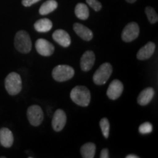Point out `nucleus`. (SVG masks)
<instances>
[{"mask_svg":"<svg viewBox=\"0 0 158 158\" xmlns=\"http://www.w3.org/2000/svg\"><path fill=\"white\" fill-rule=\"evenodd\" d=\"M70 98L78 106L86 107L91 100L90 91L84 86H76L71 90Z\"/></svg>","mask_w":158,"mask_h":158,"instance_id":"nucleus-1","label":"nucleus"},{"mask_svg":"<svg viewBox=\"0 0 158 158\" xmlns=\"http://www.w3.org/2000/svg\"><path fill=\"white\" fill-rule=\"evenodd\" d=\"M5 86L10 95L14 96L19 94L22 89V80L21 76L15 72L9 73L5 78Z\"/></svg>","mask_w":158,"mask_h":158,"instance_id":"nucleus-2","label":"nucleus"},{"mask_svg":"<svg viewBox=\"0 0 158 158\" xmlns=\"http://www.w3.org/2000/svg\"><path fill=\"white\" fill-rule=\"evenodd\" d=\"M14 45L16 50L22 54H28L31 50V40L27 31L20 30L15 34Z\"/></svg>","mask_w":158,"mask_h":158,"instance_id":"nucleus-3","label":"nucleus"},{"mask_svg":"<svg viewBox=\"0 0 158 158\" xmlns=\"http://www.w3.org/2000/svg\"><path fill=\"white\" fill-rule=\"evenodd\" d=\"M75 70L72 67L66 64L56 66L53 69L52 77L58 82H63L70 80L74 76Z\"/></svg>","mask_w":158,"mask_h":158,"instance_id":"nucleus-4","label":"nucleus"},{"mask_svg":"<svg viewBox=\"0 0 158 158\" xmlns=\"http://www.w3.org/2000/svg\"><path fill=\"white\" fill-rule=\"evenodd\" d=\"M113 68L108 62H105L100 65L93 75V81L96 85H103L107 82L111 76Z\"/></svg>","mask_w":158,"mask_h":158,"instance_id":"nucleus-5","label":"nucleus"},{"mask_svg":"<svg viewBox=\"0 0 158 158\" xmlns=\"http://www.w3.org/2000/svg\"><path fill=\"white\" fill-rule=\"evenodd\" d=\"M27 115L29 123L34 127L40 125L44 118V114L42 108L37 105L29 106L27 109Z\"/></svg>","mask_w":158,"mask_h":158,"instance_id":"nucleus-6","label":"nucleus"},{"mask_svg":"<svg viewBox=\"0 0 158 158\" xmlns=\"http://www.w3.org/2000/svg\"><path fill=\"white\" fill-rule=\"evenodd\" d=\"M139 26L137 23L131 22L125 26L122 32V39L124 42L130 43L135 40L139 35Z\"/></svg>","mask_w":158,"mask_h":158,"instance_id":"nucleus-7","label":"nucleus"},{"mask_svg":"<svg viewBox=\"0 0 158 158\" xmlns=\"http://www.w3.org/2000/svg\"><path fill=\"white\" fill-rule=\"evenodd\" d=\"M35 48L40 55L43 56H50L54 54L55 48L52 43L47 40L40 38L35 43Z\"/></svg>","mask_w":158,"mask_h":158,"instance_id":"nucleus-8","label":"nucleus"},{"mask_svg":"<svg viewBox=\"0 0 158 158\" xmlns=\"http://www.w3.org/2000/svg\"><path fill=\"white\" fill-rule=\"evenodd\" d=\"M124 85L122 81L118 79H114L108 86L106 94L110 100H115L122 95Z\"/></svg>","mask_w":158,"mask_h":158,"instance_id":"nucleus-9","label":"nucleus"},{"mask_svg":"<svg viewBox=\"0 0 158 158\" xmlns=\"http://www.w3.org/2000/svg\"><path fill=\"white\" fill-rule=\"evenodd\" d=\"M67 122V116L64 110L57 109L52 118V127L54 131L60 132L64 127Z\"/></svg>","mask_w":158,"mask_h":158,"instance_id":"nucleus-10","label":"nucleus"},{"mask_svg":"<svg viewBox=\"0 0 158 158\" xmlns=\"http://www.w3.org/2000/svg\"><path fill=\"white\" fill-rule=\"evenodd\" d=\"M95 62V54L92 51H86L82 55L80 61L81 69L84 72L89 71Z\"/></svg>","mask_w":158,"mask_h":158,"instance_id":"nucleus-11","label":"nucleus"},{"mask_svg":"<svg viewBox=\"0 0 158 158\" xmlns=\"http://www.w3.org/2000/svg\"><path fill=\"white\" fill-rule=\"evenodd\" d=\"M52 37L55 42L64 48H68L71 44V38L66 31L63 29H57L53 33Z\"/></svg>","mask_w":158,"mask_h":158,"instance_id":"nucleus-12","label":"nucleus"},{"mask_svg":"<svg viewBox=\"0 0 158 158\" xmlns=\"http://www.w3.org/2000/svg\"><path fill=\"white\" fill-rule=\"evenodd\" d=\"M155 44L152 42L147 43L144 46L139 49L137 53V59L139 60H147L151 58L155 51Z\"/></svg>","mask_w":158,"mask_h":158,"instance_id":"nucleus-13","label":"nucleus"},{"mask_svg":"<svg viewBox=\"0 0 158 158\" xmlns=\"http://www.w3.org/2000/svg\"><path fill=\"white\" fill-rule=\"evenodd\" d=\"M73 30L78 36L85 41H89L93 38V33H92V30L81 23H74Z\"/></svg>","mask_w":158,"mask_h":158,"instance_id":"nucleus-14","label":"nucleus"},{"mask_svg":"<svg viewBox=\"0 0 158 158\" xmlns=\"http://www.w3.org/2000/svg\"><path fill=\"white\" fill-rule=\"evenodd\" d=\"M14 138L10 130L2 127L0 130V143L5 148H10L13 146Z\"/></svg>","mask_w":158,"mask_h":158,"instance_id":"nucleus-15","label":"nucleus"},{"mask_svg":"<svg viewBox=\"0 0 158 158\" xmlns=\"http://www.w3.org/2000/svg\"><path fill=\"white\" fill-rule=\"evenodd\" d=\"M155 96V90L152 87H147L144 89L138 94L137 102L140 106H147L152 101Z\"/></svg>","mask_w":158,"mask_h":158,"instance_id":"nucleus-16","label":"nucleus"},{"mask_svg":"<svg viewBox=\"0 0 158 158\" xmlns=\"http://www.w3.org/2000/svg\"><path fill=\"white\" fill-rule=\"evenodd\" d=\"M53 23L48 19H42L35 23L34 27L38 32H48L52 29Z\"/></svg>","mask_w":158,"mask_h":158,"instance_id":"nucleus-17","label":"nucleus"},{"mask_svg":"<svg viewBox=\"0 0 158 158\" xmlns=\"http://www.w3.org/2000/svg\"><path fill=\"white\" fill-rule=\"evenodd\" d=\"M58 7V3L55 0H48L45 2L40 7L39 13L42 15H48L49 13H52Z\"/></svg>","mask_w":158,"mask_h":158,"instance_id":"nucleus-18","label":"nucleus"},{"mask_svg":"<svg viewBox=\"0 0 158 158\" xmlns=\"http://www.w3.org/2000/svg\"><path fill=\"white\" fill-rule=\"evenodd\" d=\"M82 157L93 158L96 152V145L94 143H86L84 144L80 149Z\"/></svg>","mask_w":158,"mask_h":158,"instance_id":"nucleus-19","label":"nucleus"},{"mask_svg":"<svg viewBox=\"0 0 158 158\" xmlns=\"http://www.w3.org/2000/svg\"><path fill=\"white\" fill-rule=\"evenodd\" d=\"M75 14L81 20H86L89 16L88 7L84 3L77 4L75 7Z\"/></svg>","mask_w":158,"mask_h":158,"instance_id":"nucleus-20","label":"nucleus"},{"mask_svg":"<svg viewBox=\"0 0 158 158\" xmlns=\"http://www.w3.org/2000/svg\"><path fill=\"white\" fill-rule=\"evenodd\" d=\"M100 127L105 138H108L110 132V123L107 118H102L100 121Z\"/></svg>","mask_w":158,"mask_h":158,"instance_id":"nucleus-21","label":"nucleus"},{"mask_svg":"<svg viewBox=\"0 0 158 158\" xmlns=\"http://www.w3.org/2000/svg\"><path fill=\"white\" fill-rule=\"evenodd\" d=\"M145 13L147 19L151 23H155L158 21V15L156 11L152 7H147L145 9Z\"/></svg>","mask_w":158,"mask_h":158,"instance_id":"nucleus-22","label":"nucleus"},{"mask_svg":"<svg viewBox=\"0 0 158 158\" xmlns=\"http://www.w3.org/2000/svg\"><path fill=\"white\" fill-rule=\"evenodd\" d=\"M152 124L150 123V122H144V123L141 124L139 128H138V131L141 134L151 133L152 132Z\"/></svg>","mask_w":158,"mask_h":158,"instance_id":"nucleus-23","label":"nucleus"},{"mask_svg":"<svg viewBox=\"0 0 158 158\" xmlns=\"http://www.w3.org/2000/svg\"><path fill=\"white\" fill-rule=\"evenodd\" d=\"M86 2L94 10L98 12L102 9V4L98 0H86Z\"/></svg>","mask_w":158,"mask_h":158,"instance_id":"nucleus-24","label":"nucleus"},{"mask_svg":"<svg viewBox=\"0 0 158 158\" xmlns=\"http://www.w3.org/2000/svg\"><path fill=\"white\" fill-rule=\"evenodd\" d=\"M40 0H22L21 3L24 7H30L34 4L38 2Z\"/></svg>","mask_w":158,"mask_h":158,"instance_id":"nucleus-25","label":"nucleus"},{"mask_svg":"<svg viewBox=\"0 0 158 158\" xmlns=\"http://www.w3.org/2000/svg\"><path fill=\"white\" fill-rule=\"evenodd\" d=\"M100 158H108L109 157V152L108 149H103L100 152Z\"/></svg>","mask_w":158,"mask_h":158,"instance_id":"nucleus-26","label":"nucleus"},{"mask_svg":"<svg viewBox=\"0 0 158 158\" xmlns=\"http://www.w3.org/2000/svg\"><path fill=\"white\" fill-rule=\"evenodd\" d=\"M138 155H128L126 156V158H138Z\"/></svg>","mask_w":158,"mask_h":158,"instance_id":"nucleus-27","label":"nucleus"},{"mask_svg":"<svg viewBox=\"0 0 158 158\" xmlns=\"http://www.w3.org/2000/svg\"><path fill=\"white\" fill-rule=\"evenodd\" d=\"M136 1H137V0H126V2H127L128 3H134Z\"/></svg>","mask_w":158,"mask_h":158,"instance_id":"nucleus-28","label":"nucleus"}]
</instances>
